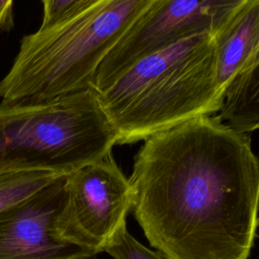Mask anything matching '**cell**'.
<instances>
[{
    "mask_svg": "<svg viewBox=\"0 0 259 259\" xmlns=\"http://www.w3.org/2000/svg\"><path fill=\"white\" fill-rule=\"evenodd\" d=\"M65 175L0 212V259H87L83 249L61 241L54 221L64 195Z\"/></svg>",
    "mask_w": 259,
    "mask_h": 259,
    "instance_id": "obj_7",
    "label": "cell"
},
{
    "mask_svg": "<svg viewBox=\"0 0 259 259\" xmlns=\"http://www.w3.org/2000/svg\"><path fill=\"white\" fill-rule=\"evenodd\" d=\"M245 0H160L100 63L92 88L100 91L141 59L189 36L214 33Z\"/></svg>",
    "mask_w": 259,
    "mask_h": 259,
    "instance_id": "obj_6",
    "label": "cell"
},
{
    "mask_svg": "<svg viewBox=\"0 0 259 259\" xmlns=\"http://www.w3.org/2000/svg\"><path fill=\"white\" fill-rule=\"evenodd\" d=\"M96 92L116 131L117 145L215 115L224 94L217 80L213 34H195L155 52Z\"/></svg>",
    "mask_w": 259,
    "mask_h": 259,
    "instance_id": "obj_2",
    "label": "cell"
},
{
    "mask_svg": "<svg viewBox=\"0 0 259 259\" xmlns=\"http://www.w3.org/2000/svg\"><path fill=\"white\" fill-rule=\"evenodd\" d=\"M217 115L238 132L259 130V42L229 84Z\"/></svg>",
    "mask_w": 259,
    "mask_h": 259,
    "instance_id": "obj_9",
    "label": "cell"
},
{
    "mask_svg": "<svg viewBox=\"0 0 259 259\" xmlns=\"http://www.w3.org/2000/svg\"><path fill=\"white\" fill-rule=\"evenodd\" d=\"M218 85L225 92L259 42V0H245L213 33Z\"/></svg>",
    "mask_w": 259,
    "mask_h": 259,
    "instance_id": "obj_8",
    "label": "cell"
},
{
    "mask_svg": "<svg viewBox=\"0 0 259 259\" xmlns=\"http://www.w3.org/2000/svg\"><path fill=\"white\" fill-rule=\"evenodd\" d=\"M134 189L111 154L65 175L56 236L91 256L104 252L132 209Z\"/></svg>",
    "mask_w": 259,
    "mask_h": 259,
    "instance_id": "obj_5",
    "label": "cell"
},
{
    "mask_svg": "<svg viewBox=\"0 0 259 259\" xmlns=\"http://www.w3.org/2000/svg\"><path fill=\"white\" fill-rule=\"evenodd\" d=\"M160 0H96L25 35L0 79L1 102L40 101L92 87L102 60Z\"/></svg>",
    "mask_w": 259,
    "mask_h": 259,
    "instance_id": "obj_3",
    "label": "cell"
},
{
    "mask_svg": "<svg viewBox=\"0 0 259 259\" xmlns=\"http://www.w3.org/2000/svg\"><path fill=\"white\" fill-rule=\"evenodd\" d=\"M61 176L50 171L0 172V212L32 196Z\"/></svg>",
    "mask_w": 259,
    "mask_h": 259,
    "instance_id": "obj_10",
    "label": "cell"
},
{
    "mask_svg": "<svg viewBox=\"0 0 259 259\" xmlns=\"http://www.w3.org/2000/svg\"><path fill=\"white\" fill-rule=\"evenodd\" d=\"M132 210L164 259H248L257 230L259 158L249 134L203 115L144 141Z\"/></svg>",
    "mask_w": 259,
    "mask_h": 259,
    "instance_id": "obj_1",
    "label": "cell"
},
{
    "mask_svg": "<svg viewBox=\"0 0 259 259\" xmlns=\"http://www.w3.org/2000/svg\"><path fill=\"white\" fill-rule=\"evenodd\" d=\"M104 252L114 259H164L158 252L151 251L137 241L126 230L120 229Z\"/></svg>",
    "mask_w": 259,
    "mask_h": 259,
    "instance_id": "obj_11",
    "label": "cell"
},
{
    "mask_svg": "<svg viewBox=\"0 0 259 259\" xmlns=\"http://www.w3.org/2000/svg\"><path fill=\"white\" fill-rule=\"evenodd\" d=\"M13 0H0V29L7 24L12 12Z\"/></svg>",
    "mask_w": 259,
    "mask_h": 259,
    "instance_id": "obj_13",
    "label": "cell"
},
{
    "mask_svg": "<svg viewBox=\"0 0 259 259\" xmlns=\"http://www.w3.org/2000/svg\"><path fill=\"white\" fill-rule=\"evenodd\" d=\"M96 0H41L42 17L38 28L50 27Z\"/></svg>",
    "mask_w": 259,
    "mask_h": 259,
    "instance_id": "obj_12",
    "label": "cell"
},
{
    "mask_svg": "<svg viewBox=\"0 0 259 259\" xmlns=\"http://www.w3.org/2000/svg\"><path fill=\"white\" fill-rule=\"evenodd\" d=\"M87 259H91V258H87Z\"/></svg>",
    "mask_w": 259,
    "mask_h": 259,
    "instance_id": "obj_14",
    "label": "cell"
},
{
    "mask_svg": "<svg viewBox=\"0 0 259 259\" xmlns=\"http://www.w3.org/2000/svg\"><path fill=\"white\" fill-rule=\"evenodd\" d=\"M117 134L92 88L40 101L0 102V172L67 175L111 154Z\"/></svg>",
    "mask_w": 259,
    "mask_h": 259,
    "instance_id": "obj_4",
    "label": "cell"
}]
</instances>
